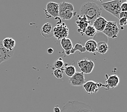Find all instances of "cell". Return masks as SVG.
<instances>
[{
	"instance_id": "6da1fadb",
	"label": "cell",
	"mask_w": 127,
	"mask_h": 112,
	"mask_svg": "<svg viewBox=\"0 0 127 112\" xmlns=\"http://www.w3.org/2000/svg\"><path fill=\"white\" fill-rule=\"evenodd\" d=\"M102 9L96 3L93 2H84L81 5L80 13L81 15H83L89 21L90 24L93 25V22L101 16Z\"/></svg>"
},
{
	"instance_id": "7a4b0ae2",
	"label": "cell",
	"mask_w": 127,
	"mask_h": 112,
	"mask_svg": "<svg viewBox=\"0 0 127 112\" xmlns=\"http://www.w3.org/2000/svg\"><path fill=\"white\" fill-rule=\"evenodd\" d=\"M61 112H95L88 104L78 100L69 101L63 105Z\"/></svg>"
},
{
	"instance_id": "3957f363",
	"label": "cell",
	"mask_w": 127,
	"mask_h": 112,
	"mask_svg": "<svg viewBox=\"0 0 127 112\" xmlns=\"http://www.w3.org/2000/svg\"><path fill=\"white\" fill-rule=\"evenodd\" d=\"M77 12L75 11L74 5L70 3L62 2L59 3V17L64 20H70L75 16Z\"/></svg>"
},
{
	"instance_id": "277c9868",
	"label": "cell",
	"mask_w": 127,
	"mask_h": 112,
	"mask_svg": "<svg viewBox=\"0 0 127 112\" xmlns=\"http://www.w3.org/2000/svg\"><path fill=\"white\" fill-rule=\"evenodd\" d=\"M122 1L121 0H114L107 2H101L103 8L109 13L119 19V14L121 12L120 8Z\"/></svg>"
},
{
	"instance_id": "5b68a950",
	"label": "cell",
	"mask_w": 127,
	"mask_h": 112,
	"mask_svg": "<svg viewBox=\"0 0 127 112\" xmlns=\"http://www.w3.org/2000/svg\"><path fill=\"white\" fill-rule=\"evenodd\" d=\"M120 29L116 22L108 21L105 28L102 32L107 37L115 39L117 38Z\"/></svg>"
},
{
	"instance_id": "8992f818",
	"label": "cell",
	"mask_w": 127,
	"mask_h": 112,
	"mask_svg": "<svg viewBox=\"0 0 127 112\" xmlns=\"http://www.w3.org/2000/svg\"><path fill=\"white\" fill-rule=\"evenodd\" d=\"M69 29L64 23L57 24L53 28V36L57 40L68 38Z\"/></svg>"
},
{
	"instance_id": "52a82bcc",
	"label": "cell",
	"mask_w": 127,
	"mask_h": 112,
	"mask_svg": "<svg viewBox=\"0 0 127 112\" xmlns=\"http://www.w3.org/2000/svg\"><path fill=\"white\" fill-rule=\"evenodd\" d=\"M45 16L47 19L51 17H59V4L56 2H49L46 5V9H43Z\"/></svg>"
},
{
	"instance_id": "ba28073f",
	"label": "cell",
	"mask_w": 127,
	"mask_h": 112,
	"mask_svg": "<svg viewBox=\"0 0 127 112\" xmlns=\"http://www.w3.org/2000/svg\"><path fill=\"white\" fill-rule=\"evenodd\" d=\"M77 65L81 69V72L84 74H90L94 68L95 64L92 60L84 58L77 62Z\"/></svg>"
},
{
	"instance_id": "9c48e42d",
	"label": "cell",
	"mask_w": 127,
	"mask_h": 112,
	"mask_svg": "<svg viewBox=\"0 0 127 112\" xmlns=\"http://www.w3.org/2000/svg\"><path fill=\"white\" fill-rule=\"evenodd\" d=\"M82 86L83 89L85 90V91L90 94L97 93L101 87H105L104 84H103L101 83H97L93 80L87 81L83 84Z\"/></svg>"
},
{
	"instance_id": "30bf717a",
	"label": "cell",
	"mask_w": 127,
	"mask_h": 112,
	"mask_svg": "<svg viewBox=\"0 0 127 112\" xmlns=\"http://www.w3.org/2000/svg\"><path fill=\"white\" fill-rule=\"evenodd\" d=\"M75 24L77 26V32L81 36L84 35V32L87 26L90 24L89 21L83 15H78L75 20Z\"/></svg>"
},
{
	"instance_id": "8fae6325",
	"label": "cell",
	"mask_w": 127,
	"mask_h": 112,
	"mask_svg": "<svg viewBox=\"0 0 127 112\" xmlns=\"http://www.w3.org/2000/svg\"><path fill=\"white\" fill-rule=\"evenodd\" d=\"M105 76L106 77V79H105L104 88L107 90L110 89H114L119 85L120 83V78L117 75H108L106 74Z\"/></svg>"
},
{
	"instance_id": "7c38bea8",
	"label": "cell",
	"mask_w": 127,
	"mask_h": 112,
	"mask_svg": "<svg viewBox=\"0 0 127 112\" xmlns=\"http://www.w3.org/2000/svg\"><path fill=\"white\" fill-rule=\"evenodd\" d=\"M85 83L84 75L81 72H76V73L69 78V83L73 86H82Z\"/></svg>"
},
{
	"instance_id": "4fadbf2b",
	"label": "cell",
	"mask_w": 127,
	"mask_h": 112,
	"mask_svg": "<svg viewBox=\"0 0 127 112\" xmlns=\"http://www.w3.org/2000/svg\"><path fill=\"white\" fill-rule=\"evenodd\" d=\"M14 54V51H8L3 46L2 42L0 41V64L10 59Z\"/></svg>"
},
{
	"instance_id": "5bb4252c",
	"label": "cell",
	"mask_w": 127,
	"mask_h": 112,
	"mask_svg": "<svg viewBox=\"0 0 127 112\" xmlns=\"http://www.w3.org/2000/svg\"><path fill=\"white\" fill-rule=\"evenodd\" d=\"M41 34L43 37L50 38L53 36V26L50 23H45L41 29Z\"/></svg>"
},
{
	"instance_id": "9a60e30c",
	"label": "cell",
	"mask_w": 127,
	"mask_h": 112,
	"mask_svg": "<svg viewBox=\"0 0 127 112\" xmlns=\"http://www.w3.org/2000/svg\"><path fill=\"white\" fill-rule=\"evenodd\" d=\"M108 21L102 16L97 18L93 23V26L94 27L97 31L102 32L104 30Z\"/></svg>"
},
{
	"instance_id": "2e32d148",
	"label": "cell",
	"mask_w": 127,
	"mask_h": 112,
	"mask_svg": "<svg viewBox=\"0 0 127 112\" xmlns=\"http://www.w3.org/2000/svg\"><path fill=\"white\" fill-rule=\"evenodd\" d=\"M61 45L62 49L64 51L66 56L70 55V51L73 47L72 42L68 38H63L61 40Z\"/></svg>"
},
{
	"instance_id": "e0dca14e",
	"label": "cell",
	"mask_w": 127,
	"mask_h": 112,
	"mask_svg": "<svg viewBox=\"0 0 127 112\" xmlns=\"http://www.w3.org/2000/svg\"><path fill=\"white\" fill-rule=\"evenodd\" d=\"M84 47L87 52L95 53L96 52L97 43L94 39H89L86 42Z\"/></svg>"
},
{
	"instance_id": "ac0fdd59",
	"label": "cell",
	"mask_w": 127,
	"mask_h": 112,
	"mask_svg": "<svg viewBox=\"0 0 127 112\" xmlns=\"http://www.w3.org/2000/svg\"><path fill=\"white\" fill-rule=\"evenodd\" d=\"M3 46L8 51H13L15 46L16 42L12 38H5L2 41Z\"/></svg>"
},
{
	"instance_id": "d6986e66",
	"label": "cell",
	"mask_w": 127,
	"mask_h": 112,
	"mask_svg": "<svg viewBox=\"0 0 127 112\" xmlns=\"http://www.w3.org/2000/svg\"><path fill=\"white\" fill-rule=\"evenodd\" d=\"M109 50L108 43L104 42H100L97 43L96 52L100 54H104L106 53Z\"/></svg>"
},
{
	"instance_id": "ffe728a7",
	"label": "cell",
	"mask_w": 127,
	"mask_h": 112,
	"mask_svg": "<svg viewBox=\"0 0 127 112\" xmlns=\"http://www.w3.org/2000/svg\"><path fill=\"white\" fill-rule=\"evenodd\" d=\"M97 34V31L95 28L92 25H89L86 28L84 35H86L88 37H94L95 35Z\"/></svg>"
},
{
	"instance_id": "44dd1931",
	"label": "cell",
	"mask_w": 127,
	"mask_h": 112,
	"mask_svg": "<svg viewBox=\"0 0 127 112\" xmlns=\"http://www.w3.org/2000/svg\"><path fill=\"white\" fill-rule=\"evenodd\" d=\"M64 72L66 75L70 78L76 73V68L73 65H67L64 69Z\"/></svg>"
},
{
	"instance_id": "7402d4cb",
	"label": "cell",
	"mask_w": 127,
	"mask_h": 112,
	"mask_svg": "<svg viewBox=\"0 0 127 112\" xmlns=\"http://www.w3.org/2000/svg\"><path fill=\"white\" fill-rule=\"evenodd\" d=\"M77 51H80V52H82V53H84L86 51L85 47H84L82 45L79 43H76L74 47H72V49L70 51V54H74Z\"/></svg>"
},
{
	"instance_id": "603a6c76",
	"label": "cell",
	"mask_w": 127,
	"mask_h": 112,
	"mask_svg": "<svg viewBox=\"0 0 127 112\" xmlns=\"http://www.w3.org/2000/svg\"><path fill=\"white\" fill-rule=\"evenodd\" d=\"M64 65V63L62 58H59L56 59L54 64V65L56 69H61L63 71H64V70H63Z\"/></svg>"
},
{
	"instance_id": "cb8c5ba5",
	"label": "cell",
	"mask_w": 127,
	"mask_h": 112,
	"mask_svg": "<svg viewBox=\"0 0 127 112\" xmlns=\"http://www.w3.org/2000/svg\"><path fill=\"white\" fill-rule=\"evenodd\" d=\"M63 71L61 69H55L54 71L53 74L57 79H62L63 78Z\"/></svg>"
},
{
	"instance_id": "d4e9b609",
	"label": "cell",
	"mask_w": 127,
	"mask_h": 112,
	"mask_svg": "<svg viewBox=\"0 0 127 112\" xmlns=\"http://www.w3.org/2000/svg\"><path fill=\"white\" fill-rule=\"evenodd\" d=\"M119 24L122 27V29H123L122 26H125L127 24V18H122V19H119Z\"/></svg>"
},
{
	"instance_id": "484cf974",
	"label": "cell",
	"mask_w": 127,
	"mask_h": 112,
	"mask_svg": "<svg viewBox=\"0 0 127 112\" xmlns=\"http://www.w3.org/2000/svg\"><path fill=\"white\" fill-rule=\"evenodd\" d=\"M120 8H121V11L127 12V1L122 3V4H121V6H120Z\"/></svg>"
},
{
	"instance_id": "4316f807",
	"label": "cell",
	"mask_w": 127,
	"mask_h": 112,
	"mask_svg": "<svg viewBox=\"0 0 127 112\" xmlns=\"http://www.w3.org/2000/svg\"><path fill=\"white\" fill-rule=\"evenodd\" d=\"M127 12L121 11L119 14V19H122V18H127Z\"/></svg>"
},
{
	"instance_id": "83f0119b",
	"label": "cell",
	"mask_w": 127,
	"mask_h": 112,
	"mask_svg": "<svg viewBox=\"0 0 127 112\" xmlns=\"http://www.w3.org/2000/svg\"><path fill=\"white\" fill-rule=\"evenodd\" d=\"M53 111H54V112H61V110H60V108L59 106L56 105L54 107Z\"/></svg>"
},
{
	"instance_id": "f1b7e54d",
	"label": "cell",
	"mask_w": 127,
	"mask_h": 112,
	"mask_svg": "<svg viewBox=\"0 0 127 112\" xmlns=\"http://www.w3.org/2000/svg\"><path fill=\"white\" fill-rule=\"evenodd\" d=\"M47 53H48V54H53V52H54V49H53L52 47H49V48H48V49H47Z\"/></svg>"
}]
</instances>
